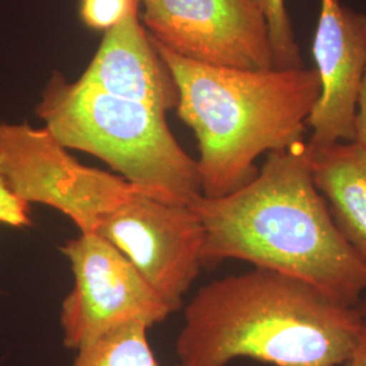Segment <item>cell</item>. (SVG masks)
Wrapping results in <instances>:
<instances>
[{
  "label": "cell",
  "instance_id": "1",
  "mask_svg": "<svg viewBox=\"0 0 366 366\" xmlns=\"http://www.w3.org/2000/svg\"><path fill=\"white\" fill-rule=\"evenodd\" d=\"M204 228L202 266L235 259L295 277L346 305L366 295V263L340 235L315 184L304 140L269 154L227 196L192 205Z\"/></svg>",
  "mask_w": 366,
  "mask_h": 366
},
{
  "label": "cell",
  "instance_id": "2",
  "mask_svg": "<svg viewBox=\"0 0 366 366\" xmlns=\"http://www.w3.org/2000/svg\"><path fill=\"white\" fill-rule=\"evenodd\" d=\"M364 317L305 281L254 267L204 285L184 308L178 366H343Z\"/></svg>",
  "mask_w": 366,
  "mask_h": 366
},
{
  "label": "cell",
  "instance_id": "3",
  "mask_svg": "<svg viewBox=\"0 0 366 366\" xmlns=\"http://www.w3.org/2000/svg\"><path fill=\"white\" fill-rule=\"evenodd\" d=\"M152 42L178 86L177 114L196 136L202 196L235 192L258 174V157L304 140L320 94L314 68L208 66Z\"/></svg>",
  "mask_w": 366,
  "mask_h": 366
},
{
  "label": "cell",
  "instance_id": "4",
  "mask_svg": "<svg viewBox=\"0 0 366 366\" xmlns=\"http://www.w3.org/2000/svg\"><path fill=\"white\" fill-rule=\"evenodd\" d=\"M34 112L66 149L101 159L133 186L187 207L202 197L196 159L157 109L69 81L54 71Z\"/></svg>",
  "mask_w": 366,
  "mask_h": 366
},
{
  "label": "cell",
  "instance_id": "5",
  "mask_svg": "<svg viewBox=\"0 0 366 366\" xmlns=\"http://www.w3.org/2000/svg\"><path fill=\"white\" fill-rule=\"evenodd\" d=\"M0 175L27 205L59 210L80 232L92 234L107 213L143 190L119 175L81 164L45 128L27 122H0Z\"/></svg>",
  "mask_w": 366,
  "mask_h": 366
},
{
  "label": "cell",
  "instance_id": "6",
  "mask_svg": "<svg viewBox=\"0 0 366 366\" xmlns=\"http://www.w3.org/2000/svg\"><path fill=\"white\" fill-rule=\"evenodd\" d=\"M61 251L75 277L60 311L66 349L78 352L132 322L151 328L174 312L125 255L104 237L80 232Z\"/></svg>",
  "mask_w": 366,
  "mask_h": 366
},
{
  "label": "cell",
  "instance_id": "7",
  "mask_svg": "<svg viewBox=\"0 0 366 366\" xmlns=\"http://www.w3.org/2000/svg\"><path fill=\"white\" fill-rule=\"evenodd\" d=\"M125 255L175 312L202 267L204 228L192 207L137 192L95 232Z\"/></svg>",
  "mask_w": 366,
  "mask_h": 366
},
{
  "label": "cell",
  "instance_id": "8",
  "mask_svg": "<svg viewBox=\"0 0 366 366\" xmlns=\"http://www.w3.org/2000/svg\"><path fill=\"white\" fill-rule=\"evenodd\" d=\"M151 39L183 59L240 69L273 68L254 0H137Z\"/></svg>",
  "mask_w": 366,
  "mask_h": 366
},
{
  "label": "cell",
  "instance_id": "9",
  "mask_svg": "<svg viewBox=\"0 0 366 366\" xmlns=\"http://www.w3.org/2000/svg\"><path fill=\"white\" fill-rule=\"evenodd\" d=\"M312 41L320 94L308 118V144L353 142L357 98L366 68V14L340 0H319Z\"/></svg>",
  "mask_w": 366,
  "mask_h": 366
},
{
  "label": "cell",
  "instance_id": "10",
  "mask_svg": "<svg viewBox=\"0 0 366 366\" xmlns=\"http://www.w3.org/2000/svg\"><path fill=\"white\" fill-rule=\"evenodd\" d=\"M78 80L164 114L175 110L179 102L172 72L140 21L139 3L117 25L104 31L97 52Z\"/></svg>",
  "mask_w": 366,
  "mask_h": 366
},
{
  "label": "cell",
  "instance_id": "11",
  "mask_svg": "<svg viewBox=\"0 0 366 366\" xmlns=\"http://www.w3.org/2000/svg\"><path fill=\"white\" fill-rule=\"evenodd\" d=\"M310 149L315 184L340 235L366 263V152L354 142Z\"/></svg>",
  "mask_w": 366,
  "mask_h": 366
},
{
  "label": "cell",
  "instance_id": "12",
  "mask_svg": "<svg viewBox=\"0 0 366 366\" xmlns=\"http://www.w3.org/2000/svg\"><path fill=\"white\" fill-rule=\"evenodd\" d=\"M143 323L132 322L79 349L72 366H160Z\"/></svg>",
  "mask_w": 366,
  "mask_h": 366
},
{
  "label": "cell",
  "instance_id": "13",
  "mask_svg": "<svg viewBox=\"0 0 366 366\" xmlns=\"http://www.w3.org/2000/svg\"><path fill=\"white\" fill-rule=\"evenodd\" d=\"M266 21L274 68H301L304 61L285 0H254Z\"/></svg>",
  "mask_w": 366,
  "mask_h": 366
},
{
  "label": "cell",
  "instance_id": "14",
  "mask_svg": "<svg viewBox=\"0 0 366 366\" xmlns=\"http://www.w3.org/2000/svg\"><path fill=\"white\" fill-rule=\"evenodd\" d=\"M137 0H80L81 22L95 31H106L129 13Z\"/></svg>",
  "mask_w": 366,
  "mask_h": 366
},
{
  "label": "cell",
  "instance_id": "15",
  "mask_svg": "<svg viewBox=\"0 0 366 366\" xmlns=\"http://www.w3.org/2000/svg\"><path fill=\"white\" fill-rule=\"evenodd\" d=\"M0 224L25 227L30 224L29 205L14 196L13 192L0 175Z\"/></svg>",
  "mask_w": 366,
  "mask_h": 366
},
{
  "label": "cell",
  "instance_id": "16",
  "mask_svg": "<svg viewBox=\"0 0 366 366\" xmlns=\"http://www.w3.org/2000/svg\"><path fill=\"white\" fill-rule=\"evenodd\" d=\"M354 143L360 145L366 152V68L361 87L357 98V109L354 118Z\"/></svg>",
  "mask_w": 366,
  "mask_h": 366
},
{
  "label": "cell",
  "instance_id": "17",
  "mask_svg": "<svg viewBox=\"0 0 366 366\" xmlns=\"http://www.w3.org/2000/svg\"><path fill=\"white\" fill-rule=\"evenodd\" d=\"M343 366H366V320H364L353 352Z\"/></svg>",
  "mask_w": 366,
  "mask_h": 366
},
{
  "label": "cell",
  "instance_id": "18",
  "mask_svg": "<svg viewBox=\"0 0 366 366\" xmlns=\"http://www.w3.org/2000/svg\"><path fill=\"white\" fill-rule=\"evenodd\" d=\"M357 308H358V311H360L361 316L364 317V320H366V295L364 296V299L360 301V304L357 305Z\"/></svg>",
  "mask_w": 366,
  "mask_h": 366
}]
</instances>
